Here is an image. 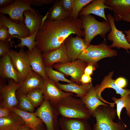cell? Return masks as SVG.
Here are the masks:
<instances>
[{
    "mask_svg": "<svg viewBox=\"0 0 130 130\" xmlns=\"http://www.w3.org/2000/svg\"><path fill=\"white\" fill-rule=\"evenodd\" d=\"M106 17L111 28V30L107 37L109 40L112 42L110 46V47H116L119 49L123 48L125 49L127 53H129L128 49H130V43L127 41L123 32L116 28L115 23L114 17L110 13L107 14Z\"/></svg>",
    "mask_w": 130,
    "mask_h": 130,
    "instance_id": "cell-13",
    "label": "cell"
},
{
    "mask_svg": "<svg viewBox=\"0 0 130 130\" xmlns=\"http://www.w3.org/2000/svg\"><path fill=\"white\" fill-rule=\"evenodd\" d=\"M26 96L35 108L40 106L44 100L43 91L39 88H37L32 90Z\"/></svg>",
    "mask_w": 130,
    "mask_h": 130,
    "instance_id": "cell-31",
    "label": "cell"
},
{
    "mask_svg": "<svg viewBox=\"0 0 130 130\" xmlns=\"http://www.w3.org/2000/svg\"><path fill=\"white\" fill-rule=\"evenodd\" d=\"M12 44L8 41H0V56L1 57L8 53L11 50Z\"/></svg>",
    "mask_w": 130,
    "mask_h": 130,
    "instance_id": "cell-36",
    "label": "cell"
},
{
    "mask_svg": "<svg viewBox=\"0 0 130 130\" xmlns=\"http://www.w3.org/2000/svg\"><path fill=\"white\" fill-rule=\"evenodd\" d=\"M92 116L99 106L108 104L102 102L97 97L94 87L93 86L84 97L80 98Z\"/></svg>",
    "mask_w": 130,
    "mask_h": 130,
    "instance_id": "cell-27",
    "label": "cell"
},
{
    "mask_svg": "<svg viewBox=\"0 0 130 130\" xmlns=\"http://www.w3.org/2000/svg\"><path fill=\"white\" fill-rule=\"evenodd\" d=\"M55 106L59 115L61 117L88 120L91 116L81 99L73 96L62 98Z\"/></svg>",
    "mask_w": 130,
    "mask_h": 130,
    "instance_id": "cell-2",
    "label": "cell"
},
{
    "mask_svg": "<svg viewBox=\"0 0 130 130\" xmlns=\"http://www.w3.org/2000/svg\"><path fill=\"white\" fill-rule=\"evenodd\" d=\"M44 100H48L53 105L56 106L62 98L70 96H73L71 92H65L58 88L54 82L48 77L44 79L41 89Z\"/></svg>",
    "mask_w": 130,
    "mask_h": 130,
    "instance_id": "cell-10",
    "label": "cell"
},
{
    "mask_svg": "<svg viewBox=\"0 0 130 130\" xmlns=\"http://www.w3.org/2000/svg\"><path fill=\"white\" fill-rule=\"evenodd\" d=\"M60 89L67 92L74 93L76 97L81 98L84 96L93 86L92 83L86 84L78 85L75 83L62 84L58 82L55 83Z\"/></svg>",
    "mask_w": 130,
    "mask_h": 130,
    "instance_id": "cell-24",
    "label": "cell"
},
{
    "mask_svg": "<svg viewBox=\"0 0 130 130\" xmlns=\"http://www.w3.org/2000/svg\"><path fill=\"white\" fill-rule=\"evenodd\" d=\"M54 1V0H34L32 5L39 6L45 4H50Z\"/></svg>",
    "mask_w": 130,
    "mask_h": 130,
    "instance_id": "cell-39",
    "label": "cell"
},
{
    "mask_svg": "<svg viewBox=\"0 0 130 130\" xmlns=\"http://www.w3.org/2000/svg\"><path fill=\"white\" fill-rule=\"evenodd\" d=\"M112 99L116 105V111L119 119L121 120V112L122 109L124 108L126 109L127 114L130 118V94L119 98L113 97Z\"/></svg>",
    "mask_w": 130,
    "mask_h": 130,
    "instance_id": "cell-29",
    "label": "cell"
},
{
    "mask_svg": "<svg viewBox=\"0 0 130 130\" xmlns=\"http://www.w3.org/2000/svg\"><path fill=\"white\" fill-rule=\"evenodd\" d=\"M58 0L64 10L66 12L71 13L74 0Z\"/></svg>",
    "mask_w": 130,
    "mask_h": 130,
    "instance_id": "cell-37",
    "label": "cell"
},
{
    "mask_svg": "<svg viewBox=\"0 0 130 130\" xmlns=\"http://www.w3.org/2000/svg\"><path fill=\"white\" fill-rule=\"evenodd\" d=\"M124 32L126 34L125 37L127 41L130 43V29L128 30L124 31Z\"/></svg>",
    "mask_w": 130,
    "mask_h": 130,
    "instance_id": "cell-44",
    "label": "cell"
},
{
    "mask_svg": "<svg viewBox=\"0 0 130 130\" xmlns=\"http://www.w3.org/2000/svg\"><path fill=\"white\" fill-rule=\"evenodd\" d=\"M123 20L130 23V13L127 15Z\"/></svg>",
    "mask_w": 130,
    "mask_h": 130,
    "instance_id": "cell-45",
    "label": "cell"
},
{
    "mask_svg": "<svg viewBox=\"0 0 130 130\" xmlns=\"http://www.w3.org/2000/svg\"><path fill=\"white\" fill-rule=\"evenodd\" d=\"M34 113L45 124L47 130H60L59 114L55 106L49 100H44Z\"/></svg>",
    "mask_w": 130,
    "mask_h": 130,
    "instance_id": "cell-7",
    "label": "cell"
},
{
    "mask_svg": "<svg viewBox=\"0 0 130 130\" xmlns=\"http://www.w3.org/2000/svg\"><path fill=\"white\" fill-rule=\"evenodd\" d=\"M92 79L91 76L84 73L81 76L80 81L81 84H88L92 83Z\"/></svg>",
    "mask_w": 130,
    "mask_h": 130,
    "instance_id": "cell-40",
    "label": "cell"
},
{
    "mask_svg": "<svg viewBox=\"0 0 130 130\" xmlns=\"http://www.w3.org/2000/svg\"><path fill=\"white\" fill-rule=\"evenodd\" d=\"M18 104L16 108L23 111L33 113L35 107L26 95H16Z\"/></svg>",
    "mask_w": 130,
    "mask_h": 130,
    "instance_id": "cell-33",
    "label": "cell"
},
{
    "mask_svg": "<svg viewBox=\"0 0 130 130\" xmlns=\"http://www.w3.org/2000/svg\"><path fill=\"white\" fill-rule=\"evenodd\" d=\"M18 86L19 84L12 79H10L7 84L0 86V98L2 99L0 107L11 109L17 107L18 101L16 92Z\"/></svg>",
    "mask_w": 130,
    "mask_h": 130,
    "instance_id": "cell-12",
    "label": "cell"
},
{
    "mask_svg": "<svg viewBox=\"0 0 130 130\" xmlns=\"http://www.w3.org/2000/svg\"><path fill=\"white\" fill-rule=\"evenodd\" d=\"M0 76L4 79L13 80L18 84L22 82L20 77L14 67L8 53L0 58Z\"/></svg>",
    "mask_w": 130,
    "mask_h": 130,
    "instance_id": "cell-17",
    "label": "cell"
},
{
    "mask_svg": "<svg viewBox=\"0 0 130 130\" xmlns=\"http://www.w3.org/2000/svg\"><path fill=\"white\" fill-rule=\"evenodd\" d=\"M96 65L91 63H88V65L85 67L84 73L91 76L92 75L93 71L95 70Z\"/></svg>",
    "mask_w": 130,
    "mask_h": 130,
    "instance_id": "cell-41",
    "label": "cell"
},
{
    "mask_svg": "<svg viewBox=\"0 0 130 130\" xmlns=\"http://www.w3.org/2000/svg\"><path fill=\"white\" fill-rule=\"evenodd\" d=\"M11 111V109H10L0 107V118L8 116Z\"/></svg>",
    "mask_w": 130,
    "mask_h": 130,
    "instance_id": "cell-42",
    "label": "cell"
},
{
    "mask_svg": "<svg viewBox=\"0 0 130 130\" xmlns=\"http://www.w3.org/2000/svg\"><path fill=\"white\" fill-rule=\"evenodd\" d=\"M37 30V31H38ZM37 31L33 34L28 37L21 38L17 35L12 36L11 38H17L21 40V42L15 45V47L17 48H23L25 46H27L29 51H31L36 45V42L35 41V38Z\"/></svg>",
    "mask_w": 130,
    "mask_h": 130,
    "instance_id": "cell-30",
    "label": "cell"
},
{
    "mask_svg": "<svg viewBox=\"0 0 130 130\" xmlns=\"http://www.w3.org/2000/svg\"><path fill=\"white\" fill-rule=\"evenodd\" d=\"M11 37L8 28L4 26L0 21V41H9L12 44Z\"/></svg>",
    "mask_w": 130,
    "mask_h": 130,
    "instance_id": "cell-35",
    "label": "cell"
},
{
    "mask_svg": "<svg viewBox=\"0 0 130 130\" xmlns=\"http://www.w3.org/2000/svg\"><path fill=\"white\" fill-rule=\"evenodd\" d=\"M31 130H32V129H31Z\"/></svg>",
    "mask_w": 130,
    "mask_h": 130,
    "instance_id": "cell-48",
    "label": "cell"
},
{
    "mask_svg": "<svg viewBox=\"0 0 130 130\" xmlns=\"http://www.w3.org/2000/svg\"><path fill=\"white\" fill-rule=\"evenodd\" d=\"M92 0H74L70 16L74 19L78 18L79 14L83 8Z\"/></svg>",
    "mask_w": 130,
    "mask_h": 130,
    "instance_id": "cell-34",
    "label": "cell"
},
{
    "mask_svg": "<svg viewBox=\"0 0 130 130\" xmlns=\"http://www.w3.org/2000/svg\"><path fill=\"white\" fill-rule=\"evenodd\" d=\"M8 54L22 81H23L32 70L26 52L24 51L23 48L20 49L18 52L11 50Z\"/></svg>",
    "mask_w": 130,
    "mask_h": 130,
    "instance_id": "cell-9",
    "label": "cell"
},
{
    "mask_svg": "<svg viewBox=\"0 0 130 130\" xmlns=\"http://www.w3.org/2000/svg\"><path fill=\"white\" fill-rule=\"evenodd\" d=\"M80 16L82 20L81 28L84 29V39L88 46L90 44L92 39L98 35H100L104 39H106V34L111 30L109 21H99L91 14Z\"/></svg>",
    "mask_w": 130,
    "mask_h": 130,
    "instance_id": "cell-4",
    "label": "cell"
},
{
    "mask_svg": "<svg viewBox=\"0 0 130 130\" xmlns=\"http://www.w3.org/2000/svg\"><path fill=\"white\" fill-rule=\"evenodd\" d=\"M105 0H92L90 3L83 8L79 15H86L93 14L103 18L105 21H109L105 14L104 9L109 10L110 7L104 4Z\"/></svg>",
    "mask_w": 130,
    "mask_h": 130,
    "instance_id": "cell-22",
    "label": "cell"
},
{
    "mask_svg": "<svg viewBox=\"0 0 130 130\" xmlns=\"http://www.w3.org/2000/svg\"><path fill=\"white\" fill-rule=\"evenodd\" d=\"M45 67H51L55 64L71 62L66 53L65 43L59 48L42 53Z\"/></svg>",
    "mask_w": 130,
    "mask_h": 130,
    "instance_id": "cell-16",
    "label": "cell"
},
{
    "mask_svg": "<svg viewBox=\"0 0 130 130\" xmlns=\"http://www.w3.org/2000/svg\"><path fill=\"white\" fill-rule=\"evenodd\" d=\"M26 52L32 70L44 79L48 78L45 70L42 53L40 51L36 46L31 51L27 50Z\"/></svg>",
    "mask_w": 130,
    "mask_h": 130,
    "instance_id": "cell-19",
    "label": "cell"
},
{
    "mask_svg": "<svg viewBox=\"0 0 130 130\" xmlns=\"http://www.w3.org/2000/svg\"><path fill=\"white\" fill-rule=\"evenodd\" d=\"M70 16V13L65 11L58 0H55L52 6L49 9L47 20H50L65 19Z\"/></svg>",
    "mask_w": 130,
    "mask_h": 130,
    "instance_id": "cell-28",
    "label": "cell"
},
{
    "mask_svg": "<svg viewBox=\"0 0 130 130\" xmlns=\"http://www.w3.org/2000/svg\"><path fill=\"white\" fill-rule=\"evenodd\" d=\"M114 73L112 71L108 75L105 76L100 84H97L94 87L95 92L98 98L102 102L110 105L114 107V102L110 103L103 99L101 94L104 90L106 88H111L114 89L117 94H120L121 97H124L130 94V90L127 89H122L118 86L115 82V80L112 79Z\"/></svg>",
    "mask_w": 130,
    "mask_h": 130,
    "instance_id": "cell-11",
    "label": "cell"
},
{
    "mask_svg": "<svg viewBox=\"0 0 130 130\" xmlns=\"http://www.w3.org/2000/svg\"><path fill=\"white\" fill-rule=\"evenodd\" d=\"M42 125H39L36 128L35 130H45L43 127Z\"/></svg>",
    "mask_w": 130,
    "mask_h": 130,
    "instance_id": "cell-47",
    "label": "cell"
},
{
    "mask_svg": "<svg viewBox=\"0 0 130 130\" xmlns=\"http://www.w3.org/2000/svg\"><path fill=\"white\" fill-rule=\"evenodd\" d=\"M24 16L25 18L24 23L30 32V36L40 28L43 21V16L40 14L35 15L29 10L25 11Z\"/></svg>",
    "mask_w": 130,
    "mask_h": 130,
    "instance_id": "cell-26",
    "label": "cell"
},
{
    "mask_svg": "<svg viewBox=\"0 0 130 130\" xmlns=\"http://www.w3.org/2000/svg\"><path fill=\"white\" fill-rule=\"evenodd\" d=\"M117 51L112 49L106 44V39L98 45L90 44L79 55L78 59L88 63L96 65L103 58L117 55Z\"/></svg>",
    "mask_w": 130,
    "mask_h": 130,
    "instance_id": "cell-5",
    "label": "cell"
},
{
    "mask_svg": "<svg viewBox=\"0 0 130 130\" xmlns=\"http://www.w3.org/2000/svg\"><path fill=\"white\" fill-rule=\"evenodd\" d=\"M88 64L78 59L69 62L56 63L52 67L64 75L70 76L71 80L80 85L81 84L80 80L84 74L85 69Z\"/></svg>",
    "mask_w": 130,
    "mask_h": 130,
    "instance_id": "cell-8",
    "label": "cell"
},
{
    "mask_svg": "<svg viewBox=\"0 0 130 130\" xmlns=\"http://www.w3.org/2000/svg\"><path fill=\"white\" fill-rule=\"evenodd\" d=\"M44 78L40 75L32 70L26 79L19 84L16 95H26L32 90L37 88L42 89Z\"/></svg>",
    "mask_w": 130,
    "mask_h": 130,
    "instance_id": "cell-15",
    "label": "cell"
},
{
    "mask_svg": "<svg viewBox=\"0 0 130 130\" xmlns=\"http://www.w3.org/2000/svg\"><path fill=\"white\" fill-rule=\"evenodd\" d=\"M45 69L47 76L54 83L61 81L68 83H75L71 80L65 78L64 75L62 73L53 69L52 66L45 67Z\"/></svg>",
    "mask_w": 130,
    "mask_h": 130,
    "instance_id": "cell-32",
    "label": "cell"
},
{
    "mask_svg": "<svg viewBox=\"0 0 130 130\" xmlns=\"http://www.w3.org/2000/svg\"><path fill=\"white\" fill-rule=\"evenodd\" d=\"M33 2V0H15L11 4L0 8V13L8 15L9 19L15 22H24L25 11L29 10L35 15L39 14L38 11L31 7Z\"/></svg>",
    "mask_w": 130,
    "mask_h": 130,
    "instance_id": "cell-6",
    "label": "cell"
},
{
    "mask_svg": "<svg viewBox=\"0 0 130 130\" xmlns=\"http://www.w3.org/2000/svg\"><path fill=\"white\" fill-rule=\"evenodd\" d=\"M67 54L71 61L78 59L79 55L88 47L84 39L78 36L71 35L65 42Z\"/></svg>",
    "mask_w": 130,
    "mask_h": 130,
    "instance_id": "cell-14",
    "label": "cell"
},
{
    "mask_svg": "<svg viewBox=\"0 0 130 130\" xmlns=\"http://www.w3.org/2000/svg\"><path fill=\"white\" fill-rule=\"evenodd\" d=\"M0 21L8 28L11 37L14 35H17L21 38L26 37L30 36V32L24 22H15L1 13L0 14Z\"/></svg>",
    "mask_w": 130,
    "mask_h": 130,
    "instance_id": "cell-20",
    "label": "cell"
},
{
    "mask_svg": "<svg viewBox=\"0 0 130 130\" xmlns=\"http://www.w3.org/2000/svg\"><path fill=\"white\" fill-rule=\"evenodd\" d=\"M25 125L21 117L12 110L8 116L0 118V130H16Z\"/></svg>",
    "mask_w": 130,
    "mask_h": 130,
    "instance_id": "cell-23",
    "label": "cell"
},
{
    "mask_svg": "<svg viewBox=\"0 0 130 130\" xmlns=\"http://www.w3.org/2000/svg\"><path fill=\"white\" fill-rule=\"evenodd\" d=\"M116 84L120 88L124 89L127 85V82L126 79L124 78L120 77L115 80Z\"/></svg>",
    "mask_w": 130,
    "mask_h": 130,
    "instance_id": "cell-38",
    "label": "cell"
},
{
    "mask_svg": "<svg viewBox=\"0 0 130 130\" xmlns=\"http://www.w3.org/2000/svg\"></svg>",
    "mask_w": 130,
    "mask_h": 130,
    "instance_id": "cell-49",
    "label": "cell"
},
{
    "mask_svg": "<svg viewBox=\"0 0 130 130\" xmlns=\"http://www.w3.org/2000/svg\"><path fill=\"white\" fill-rule=\"evenodd\" d=\"M117 116L116 110L110 105L99 106L92 116L96 120L92 130H125L127 128L126 125L120 122H114Z\"/></svg>",
    "mask_w": 130,
    "mask_h": 130,
    "instance_id": "cell-3",
    "label": "cell"
},
{
    "mask_svg": "<svg viewBox=\"0 0 130 130\" xmlns=\"http://www.w3.org/2000/svg\"><path fill=\"white\" fill-rule=\"evenodd\" d=\"M14 0H0V6L1 7L7 6L12 3Z\"/></svg>",
    "mask_w": 130,
    "mask_h": 130,
    "instance_id": "cell-43",
    "label": "cell"
},
{
    "mask_svg": "<svg viewBox=\"0 0 130 130\" xmlns=\"http://www.w3.org/2000/svg\"><path fill=\"white\" fill-rule=\"evenodd\" d=\"M11 110L21 117L26 126L33 130H35L38 126L42 125V121L36 116L34 112L24 111L16 107L13 108Z\"/></svg>",
    "mask_w": 130,
    "mask_h": 130,
    "instance_id": "cell-25",
    "label": "cell"
},
{
    "mask_svg": "<svg viewBox=\"0 0 130 130\" xmlns=\"http://www.w3.org/2000/svg\"><path fill=\"white\" fill-rule=\"evenodd\" d=\"M104 4L110 7L116 21L123 20L130 13V0H105Z\"/></svg>",
    "mask_w": 130,
    "mask_h": 130,
    "instance_id": "cell-18",
    "label": "cell"
},
{
    "mask_svg": "<svg viewBox=\"0 0 130 130\" xmlns=\"http://www.w3.org/2000/svg\"><path fill=\"white\" fill-rule=\"evenodd\" d=\"M59 121L61 130H92L86 120L61 117Z\"/></svg>",
    "mask_w": 130,
    "mask_h": 130,
    "instance_id": "cell-21",
    "label": "cell"
},
{
    "mask_svg": "<svg viewBox=\"0 0 130 130\" xmlns=\"http://www.w3.org/2000/svg\"><path fill=\"white\" fill-rule=\"evenodd\" d=\"M82 24L80 17L75 19L70 16L64 20L43 21L36 35V46L42 53L59 48L72 34L84 37Z\"/></svg>",
    "mask_w": 130,
    "mask_h": 130,
    "instance_id": "cell-1",
    "label": "cell"
},
{
    "mask_svg": "<svg viewBox=\"0 0 130 130\" xmlns=\"http://www.w3.org/2000/svg\"><path fill=\"white\" fill-rule=\"evenodd\" d=\"M31 129L26 125L16 130H31Z\"/></svg>",
    "mask_w": 130,
    "mask_h": 130,
    "instance_id": "cell-46",
    "label": "cell"
}]
</instances>
